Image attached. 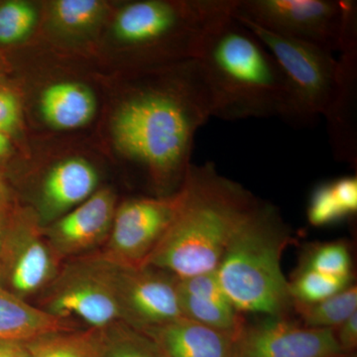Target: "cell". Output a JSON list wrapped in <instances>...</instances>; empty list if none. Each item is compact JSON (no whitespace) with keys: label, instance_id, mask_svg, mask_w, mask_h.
<instances>
[{"label":"cell","instance_id":"e0dca14e","mask_svg":"<svg viewBox=\"0 0 357 357\" xmlns=\"http://www.w3.org/2000/svg\"><path fill=\"white\" fill-rule=\"evenodd\" d=\"M96 107L93 91L76 82L49 84L39 98L42 119L59 130H73L86 126L95 117Z\"/></svg>","mask_w":357,"mask_h":357},{"label":"cell","instance_id":"4dcf8cb0","mask_svg":"<svg viewBox=\"0 0 357 357\" xmlns=\"http://www.w3.org/2000/svg\"><path fill=\"white\" fill-rule=\"evenodd\" d=\"M11 210H13V208H9V210L0 211V249H1L2 243H3L4 234H6Z\"/></svg>","mask_w":357,"mask_h":357},{"label":"cell","instance_id":"ac0fdd59","mask_svg":"<svg viewBox=\"0 0 357 357\" xmlns=\"http://www.w3.org/2000/svg\"><path fill=\"white\" fill-rule=\"evenodd\" d=\"M0 286V340L25 342L45 333L77 330Z\"/></svg>","mask_w":357,"mask_h":357},{"label":"cell","instance_id":"603a6c76","mask_svg":"<svg viewBox=\"0 0 357 357\" xmlns=\"http://www.w3.org/2000/svg\"><path fill=\"white\" fill-rule=\"evenodd\" d=\"M352 284V276L337 277L312 270L298 269L289 282L294 303L314 304L333 297Z\"/></svg>","mask_w":357,"mask_h":357},{"label":"cell","instance_id":"6da1fadb","mask_svg":"<svg viewBox=\"0 0 357 357\" xmlns=\"http://www.w3.org/2000/svg\"><path fill=\"white\" fill-rule=\"evenodd\" d=\"M211 117L210 95L198 61H183L121 103L112 122L115 147L165 196L184 182L195 135Z\"/></svg>","mask_w":357,"mask_h":357},{"label":"cell","instance_id":"5bb4252c","mask_svg":"<svg viewBox=\"0 0 357 357\" xmlns=\"http://www.w3.org/2000/svg\"><path fill=\"white\" fill-rule=\"evenodd\" d=\"M356 37L349 40L340 51L337 93L325 114L331 144L335 156L351 164L357 162Z\"/></svg>","mask_w":357,"mask_h":357},{"label":"cell","instance_id":"484cf974","mask_svg":"<svg viewBox=\"0 0 357 357\" xmlns=\"http://www.w3.org/2000/svg\"><path fill=\"white\" fill-rule=\"evenodd\" d=\"M298 269L312 270L331 276H352L351 253L347 244L340 241L317 244L305 252Z\"/></svg>","mask_w":357,"mask_h":357},{"label":"cell","instance_id":"8fae6325","mask_svg":"<svg viewBox=\"0 0 357 357\" xmlns=\"http://www.w3.org/2000/svg\"><path fill=\"white\" fill-rule=\"evenodd\" d=\"M236 357H342L333 328H307L287 317L244 324L234 340Z\"/></svg>","mask_w":357,"mask_h":357},{"label":"cell","instance_id":"52a82bcc","mask_svg":"<svg viewBox=\"0 0 357 357\" xmlns=\"http://www.w3.org/2000/svg\"><path fill=\"white\" fill-rule=\"evenodd\" d=\"M32 304L54 318L83 328L105 330L123 321L107 264L96 253L63 263Z\"/></svg>","mask_w":357,"mask_h":357},{"label":"cell","instance_id":"4316f807","mask_svg":"<svg viewBox=\"0 0 357 357\" xmlns=\"http://www.w3.org/2000/svg\"><path fill=\"white\" fill-rule=\"evenodd\" d=\"M21 123L22 107L17 93L0 83V131L13 138L20 130Z\"/></svg>","mask_w":357,"mask_h":357},{"label":"cell","instance_id":"cb8c5ba5","mask_svg":"<svg viewBox=\"0 0 357 357\" xmlns=\"http://www.w3.org/2000/svg\"><path fill=\"white\" fill-rule=\"evenodd\" d=\"M38 20L36 8L24 0L0 2V47L22 43L31 35Z\"/></svg>","mask_w":357,"mask_h":357},{"label":"cell","instance_id":"83f0119b","mask_svg":"<svg viewBox=\"0 0 357 357\" xmlns=\"http://www.w3.org/2000/svg\"><path fill=\"white\" fill-rule=\"evenodd\" d=\"M335 338L342 354H354L357 347V312L335 328Z\"/></svg>","mask_w":357,"mask_h":357},{"label":"cell","instance_id":"ffe728a7","mask_svg":"<svg viewBox=\"0 0 357 357\" xmlns=\"http://www.w3.org/2000/svg\"><path fill=\"white\" fill-rule=\"evenodd\" d=\"M24 344L28 357H100L102 330L77 328L48 333Z\"/></svg>","mask_w":357,"mask_h":357},{"label":"cell","instance_id":"277c9868","mask_svg":"<svg viewBox=\"0 0 357 357\" xmlns=\"http://www.w3.org/2000/svg\"><path fill=\"white\" fill-rule=\"evenodd\" d=\"M291 241L273 204L258 201L230 237L215 270L239 312L286 317L294 301L281 259Z\"/></svg>","mask_w":357,"mask_h":357},{"label":"cell","instance_id":"44dd1931","mask_svg":"<svg viewBox=\"0 0 357 357\" xmlns=\"http://www.w3.org/2000/svg\"><path fill=\"white\" fill-rule=\"evenodd\" d=\"M307 328H337L338 326L357 312V288L356 284L333 297L314 303H294V307Z\"/></svg>","mask_w":357,"mask_h":357},{"label":"cell","instance_id":"f1b7e54d","mask_svg":"<svg viewBox=\"0 0 357 357\" xmlns=\"http://www.w3.org/2000/svg\"><path fill=\"white\" fill-rule=\"evenodd\" d=\"M0 357H28L24 342L0 340Z\"/></svg>","mask_w":357,"mask_h":357},{"label":"cell","instance_id":"2e32d148","mask_svg":"<svg viewBox=\"0 0 357 357\" xmlns=\"http://www.w3.org/2000/svg\"><path fill=\"white\" fill-rule=\"evenodd\" d=\"M140 332L154 342L163 357H236L234 335L187 318Z\"/></svg>","mask_w":357,"mask_h":357},{"label":"cell","instance_id":"d6a6232c","mask_svg":"<svg viewBox=\"0 0 357 357\" xmlns=\"http://www.w3.org/2000/svg\"><path fill=\"white\" fill-rule=\"evenodd\" d=\"M342 357H357L356 352H354V354H344V356H342Z\"/></svg>","mask_w":357,"mask_h":357},{"label":"cell","instance_id":"5b68a950","mask_svg":"<svg viewBox=\"0 0 357 357\" xmlns=\"http://www.w3.org/2000/svg\"><path fill=\"white\" fill-rule=\"evenodd\" d=\"M236 20L261 41L280 68L286 89L283 119L307 126L325 116L335 100L340 77V63L333 52Z\"/></svg>","mask_w":357,"mask_h":357},{"label":"cell","instance_id":"30bf717a","mask_svg":"<svg viewBox=\"0 0 357 357\" xmlns=\"http://www.w3.org/2000/svg\"><path fill=\"white\" fill-rule=\"evenodd\" d=\"M102 260L124 323L140 331L185 318L178 303L177 277L154 267H124Z\"/></svg>","mask_w":357,"mask_h":357},{"label":"cell","instance_id":"8992f818","mask_svg":"<svg viewBox=\"0 0 357 357\" xmlns=\"http://www.w3.org/2000/svg\"><path fill=\"white\" fill-rule=\"evenodd\" d=\"M234 17L335 53L357 35L351 0H237Z\"/></svg>","mask_w":357,"mask_h":357},{"label":"cell","instance_id":"d6986e66","mask_svg":"<svg viewBox=\"0 0 357 357\" xmlns=\"http://www.w3.org/2000/svg\"><path fill=\"white\" fill-rule=\"evenodd\" d=\"M357 178L347 176L317 187L307 206V217L314 227H325L356 215Z\"/></svg>","mask_w":357,"mask_h":357},{"label":"cell","instance_id":"9c48e42d","mask_svg":"<svg viewBox=\"0 0 357 357\" xmlns=\"http://www.w3.org/2000/svg\"><path fill=\"white\" fill-rule=\"evenodd\" d=\"M180 191L128 199L117 206L107 243L96 255L119 266L144 267L175 218Z\"/></svg>","mask_w":357,"mask_h":357},{"label":"cell","instance_id":"3957f363","mask_svg":"<svg viewBox=\"0 0 357 357\" xmlns=\"http://www.w3.org/2000/svg\"><path fill=\"white\" fill-rule=\"evenodd\" d=\"M195 59L210 95L211 117L283 119L286 89L280 68L234 14L206 35Z\"/></svg>","mask_w":357,"mask_h":357},{"label":"cell","instance_id":"7a4b0ae2","mask_svg":"<svg viewBox=\"0 0 357 357\" xmlns=\"http://www.w3.org/2000/svg\"><path fill=\"white\" fill-rule=\"evenodd\" d=\"M173 222L145 266L177 278L215 271L230 237L258 199L213 163L190 166Z\"/></svg>","mask_w":357,"mask_h":357},{"label":"cell","instance_id":"836d02e7","mask_svg":"<svg viewBox=\"0 0 357 357\" xmlns=\"http://www.w3.org/2000/svg\"><path fill=\"white\" fill-rule=\"evenodd\" d=\"M0 74H1V70H0ZM0 77H1V75H0Z\"/></svg>","mask_w":357,"mask_h":357},{"label":"cell","instance_id":"f546056e","mask_svg":"<svg viewBox=\"0 0 357 357\" xmlns=\"http://www.w3.org/2000/svg\"><path fill=\"white\" fill-rule=\"evenodd\" d=\"M13 152V141L10 136L0 131V165L3 164Z\"/></svg>","mask_w":357,"mask_h":357},{"label":"cell","instance_id":"4fadbf2b","mask_svg":"<svg viewBox=\"0 0 357 357\" xmlns=\"http://www.w3.org/2000/svg\"><path fill=\"white\" fill-rule=\"evenodd\" d=\"M98 174L79 157L63 160L45 175L38 194L37 218L42 227L55 222L98 191Z\"/></svg>","mask_w":357,"mask_h":357},{"label":"cell","instance_id":"d4e9b609","mask_svg":"<svg viewBox=\"0 0 357 357\" xmlns=\"http://www.w3.org/2000/svg\"><path fill=\"white\" fill-rule=\"evenodd\" d=\"M105 4L96 0H59L52 6V18L66 32L82 33L98 24Z\"/></svg>","mask_w":357,"mask_h":357},{"label":"cell","instance_id":"ba28073f","mask_svg":"<svg viewBox=\"0 0 357 357\" xmlns=\"http://www.w3.org/2000/svg\"><path fill=\"white\" fill-rule=\"evenodd\" d=\"M63 263L45 238L35 211L13 208L0 249V286L31 303Z\"/></svg>","mask_w":357,"mask_h":357},{"label":"cell","instance_id":"7402d4cb","mask_svg":"<svg viewBox=\"0 0 357 357\" xmlns=\"http://www.w3.org/2000/svg\"><path fill=\"white\" fill-rule=\"evenodd\" d=\"M100 357H163L154 342L124 321L102 330Z\"/></svg>","mask_w":357,"mask_h":357},{"label":"cell","instance_id":"7c38bea8","mask_svg":"<svg viewBox=\"0 0 357 357\" xmlns=\"http://www.w3.org/2000/svg\"><path fill=\"white\" fill-rule=\"evenodd\" d=\"M116 199L109 189L98 190L55 222L43 227L52 250L62 262L95 253L107 243Z\"/></svg>","mask_w":357,"mask_h":357},{"label":"cell","instance_id":"1f68e13d","mask_svg":"<svg viewBox=\"0 0 357 357\" xmlns=\"http://www.w3.org/2000/svg\"><path fill=\"white\" fill-rule=\"evenodd\" d=\"M0 199L11 201L10 192H9L8 188L6 187V185L4 184L1 178H0Z\"/></svg>","mask_w":357,"mask_h":357},{"label":"cell","instance_id":"9a60e30c","mask_svg":"<svg viewBox=\"0 0 357 357\" xmlns=\"http://www.w3.org/2000/svg\"><path fill=\"white\" fill-rule=\"evenodd\" d=\"M178 297L185 318L202 325L236 337L245 324L215 271L178 278Z\"/></svg>","mask_w":357,"mask_h":357}]
</instances>
